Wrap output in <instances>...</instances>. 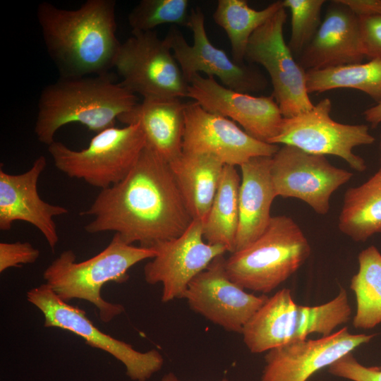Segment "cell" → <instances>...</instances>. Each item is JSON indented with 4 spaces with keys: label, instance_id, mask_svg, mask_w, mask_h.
Here are the masks:
<instances>
[{
    "label": "cell",
    "instance_id": "obj_1",
    "mask_svg": "<svg viewBox=\"0 0 381 381\" xmlns=\"http://www.w3.org/2000/svg\"><path fill=\"white\" fill-rule=\"evenodd\" d=\"M80 214L93 216L85 226L90 234L114 231L148 248L180 236L193 221L169 164L147 147L127 176Z\"/></svg>",
    "mask_w": 381,
    "mask_h": 381
},
{
    "label": "cell",
    "instance_id": "obj_2",
    "mask_svg": "<svg viewBox=\"0 0 381 381\" xmlns=\"http://www.w3.org/2000/svg\"><path fill=\"white\" fill-rule=\"evenodd\" d=\"M116 1L87 0L68 10L43 1L37 18L43 41L60 77L109 73L121 42L116 36Z\"/></svg>",
    "mask_w": 381,
    "mask_h": 381
},
{
    "label": "cell",
    "instance_id": "obj_3",
    "mask_svg": "<svg viewBox=\"0 0 381 381\" xmlns=\"http://www.w3.org/2000/svg\"><path fill=\"white\" fill-rule=\"evenodd\" d=\"M138 103L136 95L116 83L109 73L60 77L40 93L35 133L48 146L68 123H79L97 133L114 126L116 119Z\"/></svg>",
    "mask_w": 381,
    "mask_h": 381
},
{
    "label": "cell",
    "instance_id": "obj_4",
    "mask_svg": "<svg viewBox=\"0 0 381 381\" xmlns=\"http://www.w3.org/2000/svg\"><path fill=\"white\" fill-rule=\"evenodd\" d=\"M156 254L152 248L128 244L115 234L103 250L86 260L75 262L72 250L63 251L46 268L43 278L61 300L87 301L97 308L100 320L109 322L121 314L124 307L105 301L101 296L103 286L127 282L131 267Z\"/></svg>",
    "mask_w": 381,
    "mask_h": 381
},
{
    "label": "cell",
    "instance_id": "obj_5",
    "mask_svg": "<svg viewBox=\"0 0 381 381\" xmlns=\"http://www.w3.org/2000/svg\"><path fill=\"white\" fill-rule=\"evenodd\" d=\"M351 315L346 291L341 288L331 301L315 306L298 305L284 288L269 297L245 325L243 341L251 353H259L306 339L313 333L326 337L347 322Z\"/></svg>",
    "mask_w": 381,
    "mask_h": 381
},
{
    "label": "cell",
    "instance_id": "obj_6",
    "mask_svg": "<svg viewBox=\"0 0 381 381\" xmlns=\"http://www.w3.org/2000/svg\"><path fill=\"white\" fill-rule=\"evenodd\" d=\"M309 242L300 226L285 215L272 217L265 231L225 259L231 281L243 289L267 294L285 282L308 258Z\"/></svg>",
    "mask_w": 381,
    "mask_h": 381
},
{
    "label": "cell",
    "instance_id": "obj_7",
    "mask_svg": "<svg viewBox=\"0 0 381 381\" xmlns=\"http://www.w3.org/2000/svg\"><path fill=\"white\" fill-rule=\"evenodd\" d=\"M145 145L139 125L131 124L96 133L88 146L80 150L54 141L48 146V152L60 171L102 190L127 176Z\"/></svg>",
    "mask_w": 381,
    "mask_h": 381
},
{
    "label": "cell",
    "instance_id": "obj_8",
    "mask_svg": "<svg viewBox=\"0 0 381 381\" xmlns=\"http://www.w3.org/2000/svg\"><path fill=\"white\" fill-rule=\"evenodd\" d=\"M114 68L120 84L143 99L187 97L189 83L169 47L154 30L132 32L121 44Z\"/></svg>",
    "mask_w": 381,
    "mask_h": 381
},
{
    "label": "cell",
    "instance_id": "obj_9",
    "mask_svg": "<svg viewBox=\"0 0 381 381\" xmlns=\"http://www.w3.org/2000/svg\"><path fill=\"white\" fill-rule=\"evenodd\" d=\"M286 8L282 7L250 37L245 60L262 66L268 73L272 96L284 118L310 110L306 71L296 61L284 37Z\"/></svg>",
    "mask_w": 381,
    "mask_h": 381
},
{
    "label": "cell",
    "instance_id": "obj_10",
    "mask_svg": "<svg viewBox=\"0 0 381 381\" xmlns=\"http://www.w3.org/2000/svg\"><path fill=\"white\" fill-rule=\"evenodd\" d=\"M26 297L43 314L45 327L68 330L83 338L87 344L107 352L125 365L131 380L147 381L162 368L164 358L157 350L140 352L130 344L100 331L84 310L61 300L46 283L30 289Z\"/></svg>",
    "mask_w": 381,
    "mask_h": 381
},
{
    "label": "cell",
    "instance_id": "obj_11",
    "mask_svg": "<svg viewBox=\"0 0 381 381\" xmlns=\"http://www.w3.org/2000/svg\"><path fill=\"white\" fill-rule=\"evenodd\" d=\"M332 102L325 98L307 111L284 118L278 135L269 143L297 147L315 155H331L344 159L357 171L366 169L365 160L353 149L373 144L375 138L367 125L344 124L330 117Z\"/></svg>",
    "mask_w": 381,
    "mask_h": 381
},
{
    "label": "cell",
    "instance_id": "obj_12",
    "mask_svg": "<svg viewBox=\"0 0 381 381\" xmlns=\"http://www.w3.org/2000/svg\"><path fill=\"white\" fill-rule=\"evenodd\" d=\"M188 28L193 32L192 44L188 43L176 26H171L164 38L188 83L195 75L204 73L208 77L218 78L224 86L240 92L249 94L267 87V80L260 71L237 63L223 49L212 44L200 8L191 9Z\"/></svg>",
    "mask_w": 381,
    "mask_h": 381
},
{
    "label": "cell",
    "instance_id": "obj_13",
    "mask_svg": "<svg viewBox=\"0 0 381 381\" xmlns=\"http://www.w3.org/2000/svg\"><path fill=\"white\" fill-rule=\"evenodd\" d=\"M270 172L277 197L300 199L320 214L328 212L332 194L353 176L324 155L290 145H282L272 157Z\"/></svg>",
    "mask_w": 381,
    "mask_h": 381
},
{
    "label": "cell",
    "instance_id": "obj_14",
    "mask_svg": "<svg viewBox=\"0 0 381 381\" xmlns=\"http://www.w3.org/2000/svg\"><path fill=\"white\" fill-rule=\"evenodd\" d=\"M157 254L144 267L150 284H162V301L183 298L190 282L217 257L227 250L207 243L203 238L202 221L193 220L180 236L153 244Z\"/></svg>",
    "mask_w": 381,
    "mask_h": 381
},
{
    "label": "cell",
    "instance_id": "obj_15",
    "mask_svg": "<svg viewBox=\"0 0 381 381\" xmlns=\"http://www.w3.org/2000/svg\"><path fill=\"white\" fill-rule=\"evenodd\" d=\"M183 152L211 155L224 165L239 166L256 157H272L276 144L259 140L232 120L210 112L196 102L186 103Z\"/></svg>",
    "mask_w": 381,
    "mask_h": 381
},
{
    "label": "cell",
    "instance_id": "obj_16",
    "mask_svg": "<svg viewBox=\"0 0 381 381\" xmlns=\"http://www.w3.org/2000/svg\"><path fill=\"white\" fill-rule=\"evenodd\" d=\"M224 255L214 258L189 284L183 298L195 313L226 331L242 333L251 317L269 297L255 296L231 280Z\"/></svg>",
    "mask_w": 381,
    "mask_h": 381
},
{
    "label": "cell",
    "instance_id": "obj_17",
    "mask_svg": "<svg viewBox=\"0 0 381 381\" xmlns=\"http://www.w3.org/2000/svg\"><path fill=\"white\" fill-rule=\"evenodd\" d=\"M187 97L205 110L231 119L253 138L268 143L280 131L284 116L274 97H257L232 90L213 77L195 75Z\"/></svg>",
    "mask_w": 381,
    "mask_h": 381
},
{
    "label": "cell",
    "instance_id": "obj_18",
    "mask_svg": "<svg viewBox=\"0 0 381 381\" xmlns=\"http://www.w3.org/2000/svg\"><path fill=\"white\" fill-rule=\"evenodd\" d=\"M376 334H351L347 327L318 339H302L267 351L260 381H307Z\"/></svg>",
    "mask_w": 381,
    "mask_h": 381
},
{
    "label": "cell",
    "instance_id": "obj_19",
    "mask_svg": "<svg viewBox=\"0 0 381 381\" xmlns=\"http://www.w3.org/2000/svg\"><path fill=\"white\" fill-rule=\"evenodd\" d=\"M46 164L45 157L40 155L22 174H11L0 169V230H11L16 221L28 222L41 232L54 252L59 236L53 218L68 210L44 201L38 193V180Z\"/></svg>",
    "mask_w": 381,
    "mask_h": 381
},
{
    "label": "cell",
    "instance_id": "obj_20",
    "mask_svg": "<svg viewBox=\"0 0 381 381\" xmlns=\"http://www.w3.org/2000/svg\"><path fill=\"white\" fill-rule=\"evenodd\" d=\"M332 3L299 56L298 62L306 71L359 64L365 58L358 16L337 0Z\"/></svg>",
    "mask_w": 381,
    "mask_h": 381
},
{
    "label": "cell",
    "instance_id": "obj_21",
    "mask_svg": "<svg viewBox=\"0 0 381 381\" xmlns=\"http://www.w3.org/2000/svg\"><path fill=\"white\" fill-rule=\"evenodd\" d=\"M185 107L180 98L143 99L117 120L139 125L145 147L169 164L183 152Z\"/></svg>",
    "mask_w": 381,
    "mask_h": 381
},
{
    "label": "cell",
    "instance_id": "obj_22",
    "mask_svg": "<svg viewBox=\"0 0 381 381\" xmlns=\"http://www.w3.org/2000/svg\"><path fill=\"white\" fill-rule=\"evenodd\" d=\"M271 162L272 157H256L240 167L239 222L234 252L260 236L270 222L272 203L277 197L270 172Z\"/></svg>",
    "mask_w": 381,
    "mask_h": 381
},
{
    "label": "cell",
    "instance_id": "obj_23",
    "mask_svg": "<svg viewBox=\"0 0 381 381\" xmlns=\"http://www.w3.org/2000/svg\"><path fill=\"white\" fill-rule=\"evenodd\" d=\"M193 220L204 221L219 184L224 164L207 154H182L169 163Z\"/></svg>",
    "mask_w": 381,
    "mask_h": 381
},
{
    "label": "cell",
    "instance_id": "obj_24",
    "mask_svg": "<svg viewBox=\"0 0 381 381\" xmlns=\"http://www.w3.org/2000/svg\"><path fill=\"white\" fill-rule=\"evenodd\" d=\"M338 226L356 242L381 234V167L367 181L347 189Z\"/></svg>",
    "mask_w": 381,
    "mask_h": 381
},
{
    "label": "cell",
    "instance_id": "obj_25",
    "mask_svg": "<svg viewBox=\"0 0 381 381\" xmlns=\"http://www.w3.org/2000/svg\"><path fill=\"white\" fill-rule=\"evenodd\" d=\"M241 177L236 167L224 165L209 212L202 222L204 240L234 252L239 222Z\"/></svg>",
    "mask_w": 381,
    "mask_h": 381
},
{
    "label": "cell",
    "instance_id": "obj_26",
    "mask_svg": "<svg viewBox=\"0 0 381 381\" xmlns=\"http://www.w3.org/2000/svg\"><path fill=\"white\" fill-rule=\"evenodd\" d=\"M282 7V1L273 2L262 10L250 7L244 0L218 1L212 17L226 32L235 61L243 64L246 47L252 35Z\"/></svg>",
    "mask_w": 381,
    "mask_h": 381
},
{
    "label": "cell",
    "instance_id": "obj_27",
    "mask_svg": "<svg viewBox=\"0 0 381 381\" xmlns=\"http://www.w3.org/2000/svg\"><path fill=\"white\" fill-rule=\"evenodd\" d=\"M358 260V272L350 283L356 299L353 325L368 329L381 323V253L370 246L359 253Z\"/></svg>",
    "mask_w": 381,
    "mask_h": 381
},
{
    "label": "cell",
    "instance_id": "obj_28",
    "mask_svg": "<svg viewBox=\"0 0 381 381\" xmlns=\"http://www.w3.org/2000/svg\"><path fill=\"white\" fill-rule=\"evenodd\" d=\"M309 94L337 88L356 89L369 95L377 103L381 101V59L306 71Z\"/></svg>",
    "mask_w": 381,
    "mask_h": 381
},
{
    "label": "cell",
    "instance_id": "obj_29",
    "mask_svg": "<svg viewBox=\"0 0 381 381\" xmlns=\"http://www.w3.org/2000/svg\"><path fill=\"white\" fill-rule=\"evenodd\" d=\"M188 0H142L129 13L128 22L135 32L152 31L170 23L188 27Z\"/></svg>",
    "mask_w": 381,
    "mask_h": 381
},
{
    "label": "cell",
    "instance_id": "obj_30",
    "mask_svg": "<svg viewBox=\"0 0 381 381\" xmlns=\"http://www.w3.org/2000/svg\"><path fill=\"white\" fill-rule=\"evenodd\" d=\"M324 0H284L283 6L291 13V36L288 46L294 55L300 56L317 32L321 23Z\"/></svg>",
    "mask_w": 381,
    "mask_h": 381
},
{
    "label": "cell",
    "instance_id": "obj_31",
    "mask_svg": "<svg viewBox=\"0 0 381 381\" xmlns=\"http://www.w3.org/2000/svg\"><path fill=\"white\" fill-rule=\"evenodd\" d=\"M328 372L351 381H381V366H365L349 353L328 367Z\"/></svg>",
    "mask_w": 381,
    "mask_h": 381
},
{
    "label": "cell",
    "instance_id": "obj_32",
    "mask_svg": "<svg viewBox=\"0 0 381 381\" xmlns=\"http://www.w3.org/2000/svg\"><path fill=\"white\" fill-rule=\"evenodd\" d=\"M40 256L38 249L28 242L0 243V272L13 267L35 263Z\"/></svg>",
    "mask_w": 381,
    "mask_h": 381
},
{
    "label": "cell",
    "instance_id": "obj_33",
    "mask_svg": "<svg viewBox=\"0 0 381 381\" xmlns=\"http://www.w3.org/2000/svg\"><path fill=\"white\" fill-rule=\"evenodd\" d=\"M358 17L365 57L370 60L381 59V16Z\"/></svg>",
    "mask_w": 381,
    "mask_h": 381
},
{
    "label": "cell",
    "instance_id": "obj_34",
    "mask_svg": "<svg viewBox=\"0 0 381 381\" xmlns=\"http://www.w3.org/2000/svg\"><path fill=\"white\" fill-rule=\"evenodd\" d=\"M358 16H381V0H337Z\"/></svg>",
    "mask_w": 381,
    "mask_h": 381
},
{
    "label": "cell",
    "instance_id": "obj_35",
    "mask_svg": "<svg viewBox=\"0 0 381 381\" xmlns=\"http://www.w3.org/2000/svg\"><path fill=\"white\" fill-rule=\"evenodd\" d=\"M363 116L372 128L377 127L381 123V101L365 110Z\"/></svg>",
    "mask_w": 381,
    "mask_h": 381
},
{
    "label": "cell",
    "instance_id": "obj_36",
    "mask_svg": "<svg viewBox=\"0 0 381 381\" xmlns=\"http://www.w3.org/2000/svg\"><path fill=\"white\" fill-rule=\"evenodd\" d=\"M161 381H180V380L174 373L170 372L165 374L162 377ZM222 381H228V380L226 377H224L222 378Z\"/></svg>",
    "mask_w": 381,
    "mask_h": 381
},
{
    "label": "cell",
    "instance_id": "obj_37",
    "mask_svg": "<svg viewBox=\"0 0 381 381\" xmlns=\"http://www.w3.org/2000/svg\"><path fill=\"white\" fill-rule=\"evenodd\" d=\"M379 149H380V162H381V134H380V136Z\"/></svg>",
    "mask_w": 381,
    "mask_h": 381
}]
</instances>
